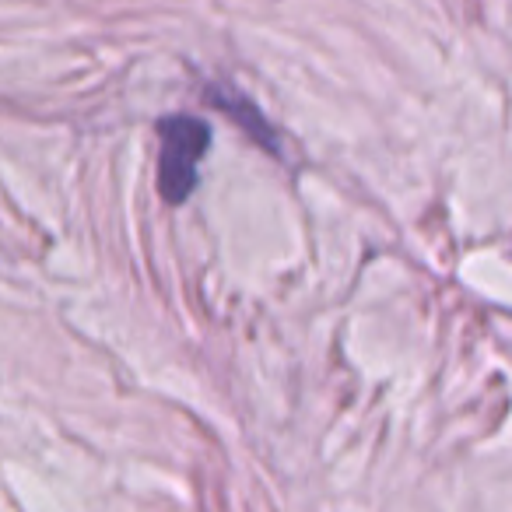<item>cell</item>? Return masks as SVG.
Masks as SVG:
<instances>
[{
	"mask_svg": "<svg viewBox=\"0 0 512 512\" xmlns=\"http://www.w3.org/2000/svg\"><path fill=\"white\" fill-rule=\"evenodd\" d=\"M158 134H162V162H158L162 197L169 204H183L197 190L200 162L211 148V127L193 116H169L158 123Z\"/></svg>",
	"mask_w": 512,
	"mask_h": 512,
	"instance_id": "cell-1",
	"label": "cell"
}]
</instances>
